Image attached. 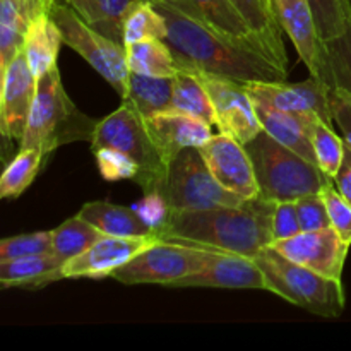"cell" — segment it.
<instances>
[{
	"instance_id": "3",
	"label": "cell",
	"mask_w": 351,
	"mask_h": 351,
	"mask_svg": "<svg viewBox=\"0 0 351 351\" xmlns=\"http://www.w3.org/2000/svg\"><path fill=\"white\" fill-rule=\"evenodd\" d=\"M96 125L98 122L84 115L69 98L55 65L38 77L36 98L19 149L36 147L45 156H50L65 144L77 141L91 143Z\"/></svg>"
},
{
	"instance_id": "2",
	"label": "cell",
	"mask_w": 351,
	"mask_h": 351,
	"mask_svg": "<svg viewBox=\"0 0 351 351\" xmlns=\"http://www.w3.org/2000/svg\"><path fill=\"white\" fill-rule=\"evenodd\" d=\"M274 206L257 195L240 206L171 213L158 239L254 257L273 243Z\"/></svg>"
},
{
	"instance_id": "1",
	"label": "cell",
	"mask_w": 351,
	"mask_h": 351,
	"mask_svg": "<svg viewBox=\"0 0 351 351\" xmlns=\"http://www.w3.org/2000/svg\"><path fill=\"white\" fill-rule=\"evenodd\" d=\"M167 23L170 45L180 65L240 82L287 81L288 69L261 51L226 36L199 14L192 0H151Z\"/></svg>"
},
{
	"instance_id": "10",
	"label": "cell",
	"mask_w": 351,
	"mask_h": 351,
	"mask_svg": "<svg viewBox=\"0 0 351 351\" xmlns=\"http://www.w3.org/2000/svg\"><path fill=\"white\" fill-rule=\"evenodd\" d=\"M180 67H191V65H180ZM191 69L197 72L199 79L211 96L216 112V127L219 132L235 137L242 144L250 143L263 130V125L257 117L254 99L247 93L243 82L199 71L195 67Z\"/></svg>"
},
{
	"instance_id": "17",
	"label": "cell",
	"mask_w": 351,
	"mask_h": 351,
	"mask_svg": "<svg viewBox=\"0 0 351 351\" xmlns=\"http://www.w3.org/2000/svg\"><path fill=\"white\" fill-rule=\"evenodd\" d=\"M160 240L158 237H103L86 252L64 264V278H110L113 271Z\"/></svg>"
},
{
	"instance_id": "11",
	"label": "cell",
	"mask_w": 351,
	"mask_h": 351,
	"mask_svg": "<svg viewBox=\"0 0 351 351\" xmlns=\"http://www.w3.org/2000/svg\"><path fill=\"white\" fill-rule=\"evenodd\" d=\"M274 17L297 48L311 75L335 88L326 41L319 34L308 0H271Z\"/></svg>"
},
{
	"instance_id": "26",
	"label": "cell",
	"mask_w": 351,
	"mask_h": 351,
	"mask_svg": "<svg viewBox=\"0 0 351 351\" xmlns=\"http://www.w3.org/2000/svg\"><path fill=\"white\" fill-rule=\"evenodd\" d=\"M170 110L191 113L216 125V112L208 89L199 79L197 72L191 67H180L173 79V95H171Z\"/></svg>"
},
{
	"instance_id": "45",
	"label": "cell",
	"mask_w": 351,
	"mask_h": 351,
	"mask_svg": "<svg viewBox=\"0 0 351 351\" xmlns=\"http://www.w3.org/2000/svg\"><path fill=\"white\" fill-rule=\"evenodd\" d=\"M264 2H266V3H267V7H269V9L273 10V7H271V0H264ZM273 14H274V12H273Z\"/></svg>"
},
{
	"instance_id": "15",
	"label": "cell",
	"mask_w": 351,
	"mask_h": 351,
	"mask_svg": "<svg viewBox=\"0 0 351 351\" xmlns=\"http://www.w3.org/2000/svg\"><path fill=\"white\" fill-rule=\"evenodd\" d=\"M243 86L252 99H263L285 112L312 113L331 125L335 122L331 112V86L315 75L293 84L288 81H249L243 82Z\"/></svg>"
},
{
	"instance_id": "29",
	"label": "cell",
	"mask_w": 351,
	"mask_h": 351,
	"mask_svg": "<svg viewBox=\"0 0 351 351\" xmlns=\"http://www.w3.org/2000/svg\"><path fill=\"white\" fill-rule=\"evenodd\" d=\"M103 237L106 235L101 230L77 215L53 230V254L65 264L86 252Z\"/></svg>"
},
{
	"instance_id": "24",
	"label": "cell",
	"mask_w": 351,
	"mask_h": 351,
	"mask_svg": "<svg viewBox=\"0 0 351 351\" xmlns=\"http://www.w3.org/2000/svg\"><path fill=\"white\" fill-rule=\"evenodd\" d=\"M192 3L199 10V14L216 29L274 60L264 41L257 36L256 31L245 21V17L240 14V10L230 0H192Z\"/></svg>"
},
{
	"instance_id": "28",
	"label": "cell",
	"mask_w": 351,
	"mask_h": 351,
	"mask_svg": "<svg viewBox=\"0 0 351 351\" xmlns=\"http://www.w3.org/2000/svg\"><path fill=\"white\" fill-rule=\"evenodd\" d=\"M175 77H153L130 72L129 88L125 98L132 103L144 117H151L154 113L170 110L171 95H173Z\"/></svg>"
},
{
	"instance_id": "39",
	"label": "cell",
	"mask_w": 351,
	"mask_h": 351,
	"mask_svg": "<svg viewBox=\"0 0 351 351\" xmlns=\"http://www.w3.org/2000/svg\"><path fill=\"white\" fill-rule=\"evenodd\" d=\"M132 208L149 225V228L153 230L156 237L160 235L161 230L168 225L171 218L170 206H168L165 195L158 191L144 192L143 199L137 201Z\"/></svg>"
},
{
	"instance_id": "33",
	"label": "cell",
	"mask_w": 351,
	"mask_h": 351,
	"mask_svg": "<svg viewBox=\"0 0 351 351\" xmlns=\"http://www.w3.org/2000/svg\"><path fill=\"white\" fill-rule=\"evenodd\" d=\"M308 3L324 41L339 38L351 27V0H308Z\"/></svg>"
},
{
	"instance_id": "41",
	"label": "cell",
	"mask_w": 351,
	"mask_h": 351,
	"mask_svg": "<svg viewBox=\"0 0 351 351\" xmlns=\"http://www.w3.org/2000/svg\"><path fill=\"white\" fill-rule=\"evenodd\" d=\"M302 232L295 201H280L273 213V242L290 239Z\"/></svg>"
},
{
	"instance_id": "27",
	"label": "cell",
	"mask_w": 351,
	"mask_h": 351,
	"mask_svg": "<svg viewBox=\"0 0 351 351\" xmlns=\"http://www.w3.org/2000/svg\"><path fill=\"white\" fill-rule=\"evenodd\" d=\"M240 10L249 26L256 31L257 36L264 41L271 57L280 65L287 67L288 57L281 40V26L278 24L273 10L264 0H230ZM288 69V67H287Z\"/></svg>"
},
{
	"instance_id": "30",
	"label": "cell",
	"mask_w": 351,
	"mask_h": 351,
	"mask_svg": "<svg viewBox=\"0 0 351 351\" xmlns=\"http://www.w3.org/2000/svg\"><path fill=\"white\" fill-rule=\"evenodd\" d=\"M47 158L48 156H45L36 147L19 149V153L10 160L0 178V197L17 199L23 195L38 177L41 165Z\"/></svg>"
},
{
	"instance_id": "42",
	"label": "cell",
	"mask_w": 351,
	"mask_h": 351,
	"mask_svg": "<svg viewBox=\"0 0 351 351\" xmlns=\"http://www.w3.org/2000/svg\"><path fill=\"white\" fill-rule=\"evenodd\" d=\"M332 120L343 132V139L351 144V91L335 86L331 88Z\"/></svg>"
},
{
	"instance_id": "9",
	"label": "cell",
	"mask_w": 351,
	"mask_h": 351,
	"mask_svg": "<svg viewBox=\"0 0 351 351\" xmlns=\"http://www.w3.org/2000/svg\"><path fill=\"white\" fill-rule=\"evenodd\" d=\"M215 250L199 249L167 240H156L141 250L112 276L122 285H163L171 287L175 281L201 271Z\"/></svg>"
},
{
	"instance_id": "20",
	"label": "cell",
	"mask_w": 351,
	"mask_h": 351,
	"mask_svg": "<svg viewBox=\"0 0 351 351\" xmlns=\"http://www.w3.org/2000/svg\"><path fill=\"white\" fill-rule=\"evenodd\" d=\"M57 0H0V71L23 50L27 27Z\"/></svg>"
},
{
	"instance_id": "31",
	"label": "cell",
	"mask_w": 351,
	"mask_h": 351,
	"mask_svg": "<svg viewBox=\"0 0 351 351\" xmlns=\"http://www.w3.org/2000/svg\"><path fill=\"white\" fill-rule=\"evenodd\" d=\"M312 146L315 153V163L328 177L335 178L345 158V139L332 130L331 123L314 117L312 122Z\"/></svg>"
},
{
	"instance_id": "4",
	"label": "cell",
	"mask_w": 351,
	"mask_h": 351,
	"mask_svg": "<svg viewBox=\"0 0 351 351\" xmlns=\"http://www.w3.org/2000/svg\"><path fill=\"white\" fill-rule=\"evenodd\" d=\"M254 163L259 195L267 201H297L319 194L332 180L315 163L261 130L245 144Z\"/></svg>"
},
{
	"instance_id": "21",
	"label": "cell",
	"mask_w": 351,
	"mask_h": 351,
	"mask_svg": "<svg viewBox=\"0 0 351 351\" xmlns=\"http://www.w3.org/2000/svg\"><path fill=\"white\" fill-rule=\"evenodd\" d=\"M64 263L55 254L0 261V287L38 290L64 278Z\"/></svg>"
},
{
	"instance_id": "14",
	"label": "cell",
	"mask_w": 351,
	"mask_h": 351,
	"mask_svg": "<svg viewBox=\"0 0 351 351\" xmlns=\"http://www.w3.org/2000/svg\"><path fill=\"white\" fill-rule=\"evenodd\" d=\"M199 149L211 173L226 191L243 199L259 195V184L254 171L252 158L245 144L228 134L219 132Z\"/></svg>"
},
{
	"instance_id": "22",
	"label": "cell",
	"mask_w": 351,
	"mask_h": 351,
	"mask_svg": "<svg viewBox=\"0 0 351 351\" xmlns=\"http://www.w3.org/2000/svg\"><path fill=\"white\" fill-rule=\"evenodd\" d=\"M79 216L110 237H156L134 208L95 201L82 206Z\"/></svg>"
},
{
	"instance_id": "32",
	"label": "cell",
	"mask_w": 351,
	"mask_h": 351,
	"mask_svg": "<svg viewBox=\"0 0 351 351\" xmlns=\"http://www.w3.org/2000/svg\"><path fill=\"white\" fill-rule=\"evenodd\" d=\"M168 34L167 23L160 10L151 3V0H144L139 5L134 7L123 23V45L136 43V41L160 38L165 40Z\"/></svg>"
},
{
	"instance_id": "36",
	"label": "cell",
	"mask_w": 351,
	"mask_h": 351,
	"mask_svg": "<svg viewBox=\"0 0 351 351\" xmlns=\"http://www.w3.org/2000/svg\"><path fill=\"white\" fill-rule=\"evenodd\" d=\"M96 158V165L105 180H137L139 167L134 160H130L125 153L113 147H99L93 151Z\"/></svg>"
},
{
	"instance_id": "34",
	"label": "cell",
	"mask_w": 351,
	"mask_h": 351,
	"mask_svg": "<svg viewBox=\"0 0 351 351\" xmlns=\"http://www.w3.org/2000/svg\"><path fill=\"white\" fill-rule=\"evenodd\" d=\"M141 2L144 0H96V19L93 27L123 45V23L130 10Z\"/></svg>"
},
{
	"instance_id": "35",
	"label": "cell",
	"mask_w": 351,
	"mask_h": 351,
	"mask_svg": "<svg viewBox=\"0 0 351 351\" xmlns=\"http://www.w3.org/2000/svg\"><path fill=\"white\" fill-rule=\"evenodd\" d=\"M47 254H53V230L23 233V235L3 239L0 242V261L47 256Z\"/></svg>"
},
{
	"instance_id": "13",
	"label": "cell",
	"mask_w": 351,
	"mask_h": 351,
	"mask_svg": "<svg viewBox=\"0 0 351 351\" xmlns=\"http://www.w3.org/2000/svg\"><path fill=\"white\" fill-rule=\"evenodd\" d=\"M36 88L38 77L31 71L24 50H21L2 71L0 132L5 139L23 141L36 98Z\"/></svg>"
},
{
	"instance_id": "25",
	"label": "cell",
	"mask_w": 351,
	"mask_h": 351,
	"mask_svg": "<svg viewBox=\"0 0 351 351\" xmlns=\"http://www.w3.org/2000/svg\"><path fill=\"white\" fill-rule=\"evenodd\" d=\"M130 72L153 77H175L178 74V62L170 45L160 38L136 41L125 47Z\"/></svg>"
},
{
	"instance_id": "18",
	"label": "cell",
	"mask_w": 351,
	"mask_h": 351,
	"mask_svg": "<svg viewBox=\"0 0 351 351\" xmlns=\"http://www.w3.org/2000/svg\"><path fill=\"white\" fill-rule=\"evenodd\" d=\"M147 129L167 165L187 147H201L215 134L213 125L199 117L178 110H165L147 117Z\"/></svg>"
},
{
	"instance_id": "7",
	"label": "cell",
	"mask_w": 351,
	"mask_h": 351,
	"mask_svg": "<svg viewBox=\"0 0 351 351\" xmlns=\"http://www.w3.org/2000/svg\"><path fill=\"white\" fill-rule=\"evenodd\" d=\"M51 17L60 29L64 43L77 51L119 93L120 98H125L130 77L125 47L86 23L81 14L65 0L53 3Z\"/></svg>"
},
{
	"instance_id": "38",
	"label": "cell",
	"mask_w": 351,
	"mask_h": 351,
	"mask_svg": "<svg viewBox=\"0 0 351 351\" xmlns=\"http://www.w3.org/2000/svg\"><path fill=\"white\" fill-rule=\"evenodd\" d=\"M335 86L351 91V27L345 34L326 41Z\"/></svg>"
},
{
	"instance_id": "44",
	"label": "cell",
	"mask_w": 351,
	"mask_h": 351,
	"mask_svg": "<svg viewBox=\"0 0 351 351\" xmlns=\"http://www.w3.org/2000/svg\"><path fill=\"white\" fill-rule=\"evenodd\" d=\"M65 2L74 7L81 14L82 19L93 26L96 19V0H65Z\"/></svg>"
},
{
	"instance_id": "43",
	"label": "cell",
	"mask_w": 351,
	"mask_h": 351,
	"mask_svg": "<svg viewBox=\"0 0 351 351\" xmlns=\"http://www.w3.org/2000/svg\"><path fill=\"white\" fill-rule=\"evenodd\" d=\"M335 180L336 189L343 194V197L351 204V144L345 141V158L339 167V171L336 173Z\"/></svg>"
},
{
	"instance_id": "37",
	"label": "cell",
	"mask_w": 351,
	"mask_h": 351,
	"mask_svg": "<svg viewBox=\"0 0 351 351\" xmlns=\"http://www.w3.org/2000/svg\"><path fill=\"white\" fill-rule=\"evenodd\" d=\"M319 194L324 199L326 209H328L329 219H331V226L348 245H351V204L336 189L335 180L326 184Z\"/></svg>"
},
{
	"instance_id": "12",
	"label": "cell",
	"mask_w": 351,
	"mask_h": 351,
	"mask_svg": "<svg viewBox=\"0 0 351 351\" xmlns=\"http://www.w3.org/2000/svg\"><path fill=\"white\" fill-rule=\"evenodd\" d=\"M271 247L287 259L332 280H341L350 249L332 226L314 232H300L290 239L273 242Z\"/></svg>"
},
{
	"instance_id": "8",
	"label": "cell",
	"mask_w": 351,
	"mask_h": 351,
	"mask_svg": "<svg viewBox=\"0 0 351 351\" xmlns=\"http://www.w3.org/2000/svg\"><path fill=\"white\" fill-rule=\"evenodd\" d=\"M160 192L167 199L171 213L240 206L247 201L226 191L216 180L199 147H187L173 158Z\"/></svg>"
},
{
	"instance_id": "40",
	"label": "cell",
	"mask_w": 351,
	"mask_h": 351,
	"mask_svg": "<svg viewBox=\"0 0 351 351\" xmlns=\"http://www.w3.org/2000/svg\"><path fill=\"white\" fill-rule=\"evenodd\" d=\"M298 213V221H300L302 232H314L331 226L328 209H326L324 199L321 194L304 195V197L295 201Z\"/></svg>"
},
{
	"instance_id": "16",
	"label": "cell",
	"mask_w": 351,
	"mask_h": 351,
	"mask_svg": "<svg viewBox=\"0 0 351 351\" xmlns=\"http://www.w3.org/2000/svg\"><path fill=\"white\" fill-rule=\"evenodd\" d=\"M173 288L267 290L266 278L252 257L215 250L201 271L171 285Z\"/></svg>"
},
{
	"instance_id": "5",
	"label": "cell",
	"mask_w": 351,
	"mask_h": 351,
	"mask_svg": "<svg viewBox=\"0 0 351 351\" xmlns=\"http://www.w3.org/2000/svg\"><path fill=\"white\" fill-rule=\"evenodd\" d=\"M266 278L267 291L321 317H339L346 298L341 280L322 276L287 259L273 247L252 257Z\"/></svg>"
},
{
	"instance_id": "23",
	"label": "cell",
	"mask_w": 351,
	"mask_h": 351,
	"mask_svg": "<svg viewBox=\"0 0 351 351\" xmlns=\"http://www.w3.org/2000/svg\"><path fill=\"white\" fill-rule=\"evenodd\" d=\"M62 43H64L62 33L51 17V12H43L34 17L33 23L27 27L23 50L36 77L57 65Z\"/></svg>"
},
{
	"instance_id": "6",
	"label": "cell",
	"mask_w": 351,
	"mask_h": 351,
	"mask_svg": "<svg viewBox=\"0 0 351 351\" xmlns=\"http://www.w3.org/2000/svg\"><path fill=\"white\" fill-rule=\"evenodd\" d=\"M113 147L125 153L139 167L136 184L143 192L161 191L167 178L168 165L161 158L156 143L147 129L146 117L130 101L122 99V105L99 120L91 141V149Z\"/></svg>"
},
{
	"instance_id": "19",
	"label": "cell",
	"mask_w": 351,
	"mask_h": 351,
	"mask_svg": "<svg viewBox=\"0 0 351 351\" xmlns=\"http://www.w3.org/2000/svg\"><path fill=\"white\" fill-rule=\"evenodd\" d=\"M254 105L263 130H266L278 143L285 144L295 153L315 163V153L312 146V122L317 115L285 112L263 99H254Z\"/></svg>"
}]
</instances>
